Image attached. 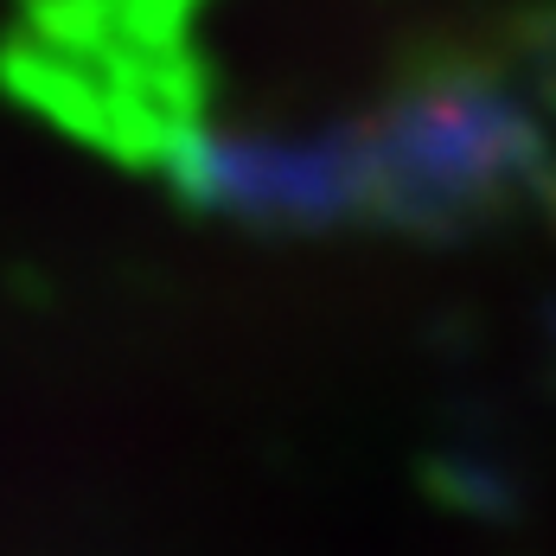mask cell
I'll return each mask as SVG.
<instances>
[{
	"label": "cell",
	"instance_id": "obj_1",
	"mask_svg": "<svg viewBox=\"0 0 556 556\" xmlns=\"http://www.w3.org/2000/svg\"><path fill=\"white\" fill-rule=\"evenodd\" d=\"M544 128L493 77H435L409 90L365 141L371 212L403 224H454L525 186Z\"/></svg>",
	"mask_w": 556,
	"mask_h": 556
}]
</instances>
